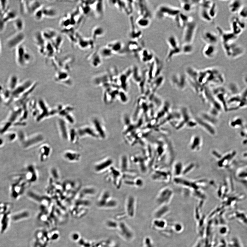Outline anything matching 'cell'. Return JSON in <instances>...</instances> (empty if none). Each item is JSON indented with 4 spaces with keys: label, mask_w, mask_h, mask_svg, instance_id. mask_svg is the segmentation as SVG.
Segmentation results:
<instances>
[{
    "label": "cell",
    "mask_w": 247,
    "mask_h": 247,
    "mask_svg": "<svg viewBox=\"0 0 247 247\" xmlns=\"http://www.w3.org/2000/svg\"><path fill=\"white\" fill-rule=\"evenodd\" d=\"M243 157L247 159V152H245L243 155Z\"/></svg>",
    "instance_id": "obj_49"
},
{
    "label": "cell",
    "mask_w": 247,
    "mask_h": 247,
    "mask_svg": "<svg viewBox=\"0 0 247 247\" xmlns=\"http://www.w3.org/2000/svg\"><path fill=\"white\" fill-rule=\"evenodd\" d=\"M199 15L201 20L206 22L211 23L213 20L209 14L208 9L200 8Z\"/></svg>",
    "instance_id": "obj_31"
},
{
    "label": "cell",
    "mask_w": 247,
    "mask_h": 247,
    "mask_svg": "<svg viewBox=\"0 0 247 247\" xmlns=\"http://www.w3.org/2000/svg\"><path fill=\"white\" fill-rule=\"evenodd\" d=\"M7 23L3 20L2 16L0 15V33H1L3 32L5 30Z\"/></svg>",
    "instance_id": "obj_47"
},
{
    "label": "cell",
    "mask_w": 247,
    "mask_h": 247,
    "mask_svg": "<svg viewBox=\"0 0 247 247\" xmlns=\"http://www.w3.org/2000/svg\"><path fill=\"white\" fill-rule=\"evenodd\" d=\"M44 17L48 18H54L57 15L56 9L51 8H47L42 9Z\"/></svg>",
    "instance_id": "obj_34"
},
{
    "label": "cell",
    "mask_w": 247,
    "mask_h": 247,
    "mask_svg": "<svg viewBox=\"0 0 247 247\" xmlns=\"http://www.w3.org/2000/svg\"><path fill=\"white\" fill-rule=\"evenodd\" d=\"M111 49L114 54L121 53L123 50V45L119 41H116L109 43L107 46Z\"/></svg>",
    "instance_id": "obj_22"
},
{
    "label": "cell",
    "mask_w": 247,
    "mask_h": 247,
    "mask_svg": "<svg viewBox=\"0 0 247 247\" xmlns=\"http://www.w3.org/2000/svg\"><path fill=\"white\" fill-rule=\"evenodd\" d=\"M3 20L6 23L13 21L18 16L17 11L14 9H8L3 14H0Z\"/></svg>",
    "instance_id": "obj_17"
},
{
    "label": "cell",
    "mask_w": 247,
    "mask_h": 247,
    "mask_svg": "<svg viewBox=\"0 0 247 247\" xmlns=\"http://www.w3.org/2000/svg\"><path fill=\"white\" fill-rule=\"evenodd\" d=\"M14 28L17 32H22L25 28V24L23 19L19 17L13 21Z\"/></svg>",
    "instance_id": "obj_29"
},
{
    "label": "cell",
    "mask_w": 247,
    "mask_h": 247,
    "mask_svg": "<svg viewBox=\"0 0 247 247\" xmlns=\"http://www.w3.org/2000/svg\"><path fill=\"white\" fill-rule=\"evenodd\" d=\"M16 61L18 65L25 66L29 63L32 59L30 52L27 51L23 44H21L16 49Z\"/></svg>",
    "instance_id": "obj_4"
},
{
    "label": "cell",
    "mask_w": 247,
    "mask_h": 247,
    "mask_svg": "<svg viewBox=\"0 0 247 247\" xmlns=\"http://www.w3.org/2000/svg\"><path fill=\"white\" fill-rule=\"evenodd\" d=\"M201 37L206 44L217 45L219 42V36L211 31H206L203 32Z\"/></svg>",
    "instance_id": "obj_9"
},
{
    "label": "cell",
    "mask_w": 247,
    "mask_h": 247,
    "mask_svg": "<svg viewBox=\"0 0 247 247\" xmlns=\"http://www.w3.org/2000/svg\"><path fill=\"white\" fill-rule=\"evenodd\" d=\"M220 232L221 233V234H227V233H228V229L227 228L225 227H222V228L220 230Z\"/></svg>",
    "instance_id": "obj_48"
},
{
    "label": "cell",
    "mask_w": 247,
    "mask_h": 247,
    "mask_svg": "<svg viewBox=\"0 0 247 247\" xmlns=\"http://www.w3.org/2000/svg\"><path fill=\"white\" fill-rule=\"evenodd\" d=\"M8 1H3V0H0V11L1 14H3L9 9L8 8Z\"/></svg>",
    "instance_id": "obj_42"
},
{
    "label": "cell",
    "mask_w": 247,
    "mask_h": 247,
    "mask_svg": "<svg viewBox=\"0 0 247 247\" xmlns=\"http://www.w3.org/2000/svg\"><path fill=\"white\" fill-rule=\"evenodd\" d=\"M128 49L129 51L133 52H135L136 53L138 51V52H140L141 51L139 49V45L138 43L135 41H131V42L128 43Z\"/></svg>",
    "instance_id": "obj_40"
},
{
    "label": "cell",
    "mask_w": 247,
    "mask_h": 247,
    "mask_svg": "<svg viewBox=\"0 0 247 247\" xmlns=\"http://www.w3.org/2000/svg\"><path fill=\"white\" fill-rule=\"evenodd\" d=\"M77 186L75 182L73 181H66L62 185V190L63 191V195H69Z\"/></svg>",
    "instance_id": "obj_20"
},
{
    "label": "cell",
    "mask_w": 247,
    "mask_h": 247,
    "mask_svg": "<svg viewBox=\"0 0 247 247\" xmlns=\"http://www.w3.org/2000/svg\"><path fill=\"white\" fill-rule=\"evenodd\" d=\"M244 5L243 2L239 0L232 1H230L229 4V10L232 13L238 14Z\"/></svg>",
    "instance_id": "obj_18"
},
{
    "label": "cell",
    "mask_w": 247,
    "mask_h": 247,
    "mask_svg": "<svg viewBox=\"0 0 247 247\" xmlns=\"http://www.w3.org/2000/svg\"><path fill=\"white\" fill-rule=\"evenodd\" d=\"M239 241L238 239L234 238L233 239L232 243L230 244L229 247H242L241 244L240 242Z\"/></svg>",
    "instance_id": "obj_46"
},
{
    "label": "cell",
    "mask_w": 247,
    "mask_h": 247,
    "mask_svg": "<svg viewBox=\"0 0 247 247\" xmlns=\"http://www.w3.org/2000/svg\"><path fill=\"white\" fill-rule=\"evenodd\" d=\"M44 138L41 135H36L30 138L26 143L24 145V147L26 148L33 147L39 144L44 140Z\"/></svg>",
    "instance_id": "obj_21"
},
{
    "label": "cell",
    "mask_w": 247,
    "mask_h": 247,
    "mask_svg": "<svg viewBox=\"0 0 247 247\" xmlns=\"http://www.w3.org/2000/svg\"><path fill=\"white\" fill-rule=\"evenodd\" d=\"M63 157L67 161L75 163L80 161L81 155L80 153L72 150H67L63 154Z\"/></svg>",
    "instance_id": "obj_12"
},
{
    "label": "cell",
    "mask_w": 247,
    "mask_h": 247,
    "mask_svg": "<svg viewBox=\"0 0 247 247\" xmlns=\"http://www.w3.org/2000/svg\"><path fill=\"white\" fill-rule=\"evenodd\" d=\"M197 25L194 20L190 21L184 26L182 41L183 44H192L197 30Z\"/></svg>",
    "instance_id": "obj_3"
},
{
    "label": "cell",
    "mask_w": 247,
    "mask_h": 247,
    "mask_svg": "<svg viewBox=\"0 0 247 247\" xmlns=\"http://www.w3.org/2000/svg\"><path fill=\"white\" fill-rule=\"evenodd\" d=\"M33 14H34V17L35 20L38 21L41 20L42 18L44 17L42 8L36 11Z\"/></svg>",
    "instance_id": "obj_44"
},
{
    "label": "cell",
    "mask_w": 247,
    "mask_h": 247,
    "mask_svg": "<svg viewBox=\"0 0 247 247\" xmlns=\"http://www.w3.org/2000/svg\"><path fill=\"white\" fill-rule=\"evenodd\" d=\"M112 198L109 192L104 191L99 197L98 202V205L101 207H107Z\"/></svg>",
    "instance_id": "obj_15"
},
{
    "label": "cell",
    "mask_w": 247,
    "mask_h": 247,
    "mask_svg": "<svg viewBox=\"0 0 247 247\" xmlns=\"http://www.w3.org/2000/svg\"><path fill=\"white\" fill-rule=\"evenodd\" d=\"M242 20L236 16L232 17L230 20L231 31L237 37L243 33L245 28V23Z\"/></svg>",
    "instance_id": "obj_6"
},
{
    "label": "cell",
    "mask_w": 247,
    "mask_h": 247,
    "mask_svg": "<svg viewBox=\"0 0 247 247\" xmlns=\"http://www.w3.org/2000/svg\"><path fill=\"white\" fill-rule=\"evenodd\" d=\"M233 218H237L239 221L241 222L244 224L247 225V215L245 213L241 211H234L231 215Z\"/></svg>",
    "instance_id": "obj_26"
},
{
    "label": "cell",
    "mask_w": 247,
    "mask_h": 247,
    "mask_svg": "<svg viewBox=\"0 0 247 247\" xmlns=\"http://www.w3.org/2000/svg\"><path fill=\"white\" fill-rule=\"evenodd\" d=\"M51 174L52 179H54L56 180H58L59 178V171L57 169L53 168L51 170Z\"/></svg>",
    "instance_id": "obj_45"
},
{
    "label": "cell",
    "mask_w": 247,
    "mask_h": 247,
    "mask_svg": "<svg viewBox=\"0 0 247 247\" xmlns=\"http://www.w3.org/2000/svg\"><path fill=\"white\" fill-rule=\"evenodd\" d=\"M91 63L93 66L95 68L101 65L102 63V58L100 56L98 52L92 56L91 59Z\"/></svg>",
    "instance_id": "obj_38"
},
{
    "label": "cell",
    "mask_w": 247,
    "mask_h": 247,
    "mask_svg": "<svg viewBox=\"0 0 247 247\" xmlns=\"http://www.w3.org/2000/svg\"><path fill=\"white\" fill-rule=\"evenodd\" d=\"M42 33L45 40L54 39L57 35L56 31L51 29L45 30Z\"/></svg>",
    "instance_id": "obj_35"
},
{
    "label": "cell",
    "mask_w": 247,
    "mask_h": 247,
    "mask_svg": "<svg viewBox=\"0 0 247 247\" xmlns=\"http://www.w3.org/2000/svg\"><path fill=\"white\" fill-rule=\"evenodd\" d=\"M223 49L227 57L232 59L239 58L245 52L244 48L236 42L227 44H222Z\"/></svg>",
    "instance_id": "obj_2"
},
{
    "label": "cell",
    "mask_w": 247,
    "mask_h": 247,
    "mask_svg": "<svg viewBox=\"0 0 247 247\" xmlns=\"http://www.w3.org/2000/svg\"><path fill=\"white\" fill-rule=\"evenodd\" d=\"M216 28L222 44H231L236 41L238 37L234 35L231 31H225L219 26H217Z\"/></svg>",
    "instance_id": "obj_7"
},
{
    "label": "cell",
    "mask_w": 247,
    "mask_h": 247,
    "mask_svg": "<svg viewBox=\"0 0 247 247\" xmlns=\"http://www.w3.org/2000/svg\"><path fill=\"white\" fill-rule=\"evenodd\" d=\"M167 42L169 49H175L180 47L178 40L176 37L173 35H170L168 37Z\"/></svg>",
    "instance_id": "obj_27"
},
{
    "label": "cell",
    "mask_w": 247,
    "mask_h": 247,
    "mask_svg": "<svg viewBox=\"0 0 247 247\" xmlns=\"http://www.w3.org/2000/svg\"><path fill=\"white\" fill-rule=\"evenodd\" d=\"M103 1H97L95 7L96 14L98 17H101L104 15V6Z\"/></svg>",
    "instance_id": "obj_33"
},
{
    "label": "cell",
    "mask_w": 247,
    "mask_h": 247,
    "mask_svg": "<svg viewBox=\"0 0 247 247\" xmlns=\"http://www.w3.org/2000/svg\"><path fill=\"white\" fill-rule=\"evenodd\" d=\"M105 31L104 28L100 26L96 27L92 31V37L93 40H95L102 37L104 35Z\"/></svg>",
    "instance_id": "obj_32"
},
{
    "label": "cell",
    "mask_w": 247,
    "mask_h": 247,
    "mask_svg": "<svg viewBox=\"0 0 247 247\" xmlns=\"http://www.w3.org/2000/svg\"><path fill=\"white\" fill-rule=\"evenodd\" d=\"M0 14H1V11H0Z\"/></svg>",
    "instance_id": "obj_51"
},
{
    "label": "cell",
    "mask_w": 247,
    "mask_h": 247,
    "mask_svg": "<svg viewBox=\"0 0 247 247\" xmlns=\"http://www.w3.org/2000/svg\"><path fill=\"white\" fill-rule=\"evenodd\" d=\"M200 1H180L181 8L186 12H189L197 5H199Z\"/></svg>",
    "instance_id": "obj_16"
},
{
    "label": "cell",
    "mask_w": 247,
    "mask_h": 247,
    "mask_svg": "<svg viewBox=\"0 0 247 247\" xmlns=\"http://www.w3.org/2000/svg\"><path fill=\"white\" fill-rule=\"evenodd\" d=\"M151 23L150 18L144 17L140 16L136 20L137 25L138 27L145 28H147L149 26Z\"/></svg>",
    "instance_id": "obj_28"
},
{
    "label": "cell",
    "mask_w": 247,
    "mask_h": 247,
    "mask_svg": "<svg viewBox=\"0 0 247 247\" xmlns=\"http://www.w3.org/2000/svg\"><path fill=\"white\" fill-rule=\"evenodd\" d=\"M113 164V161L111 158H105L95 164L94 166L95 171L98 173H100L108 169Z\"/></svg>",
    "instance_id": "obj_11"
},
{
    "label": "cell",
    "mask_w": 247,
    "mask_h": 247,
    "mask_svg": "<svg viewBox=\"0 0 247 247\" xmlns=\"http://www.w3.org/2000/svg\"><path fill=\"white\" fill-rule=\"evenodd\" d=\"M25 176L26 179L29 183H34L37 181L38 174L34 165H30L27 167Z\"/></svg>",
    "instance_id": "obj_13"
},
{
    "label": "cell",
    "mask_w": 247,
    "mask_h": 247,
    "mask_svg": "<svg viewBox=\"0 0 247 247\" xmlns=\"http://www.w3.org/2000/svg\"><path fill=\"white\" fill-rule=\"evenodd\" d=\"M181 47L182 54H189L192 53L194 51L193 44H184Z\"/></svg>",
    "instance_id": "obj_37"
},
{
    "label": "cell",
    "mask_w": 247,
    "mask_h": 247,
    "mask_svg": "<svg viewBox=\"0 0 247 247\" xmlns=\"http://www.w3.org/2000/svg\"><path fill=\"white\" fill-rule=\"evenodd\" d=\"M217 45L206 44L203 47L202 53L203 56L209 59L214 58L217 54Z\"/></svg>",
    "instance_id": "obj_14"
},
{
    "label": "cell",
    "mask_w": 247,
    "mask_h": 247,
    "mask_svg": "<svg viewBox=\"0 0 247 247\" xmlns=\"http://www.w3.org/2000/svg\"><path fill=\"white\" fill-rule=\"evenodd\" d=\"M126 201V209L129 214L133 215L135 210V199L133 196H129Z\"/></svg>",
    "instance_id": "obj_24"
},
{
    "label": "cell",
    "mask_w": 247,
    "mask_h": 247,
    "mask_svg": "<svg viewBox=\"0 0 247 247\" xmlns=\"http://www.w3.org/2000/svg\"><path fill=\"white\" fill-rule=\"evenodd\" d=\"M181 12L180 9L174 7L162 5L155 11V16L159 20L167 18L174 19Z\"/></svg>",
    "instance_id": "obj_1"
},
{
    "label": "cell",
    "mask_w": 247,
    "mask_h": 247,
    "mask_svg": "<svg viewBox=\"0 0 247 247\" xmlns=\"http://www.w3.org/2000/svg\"><path fill=\"white\" fill-rule=\"evenodd\" d=\"M98 53L102 59L109 58L114 54L112 50L107 46L101 48L98 52Z\"/></svg>",
    "instance_id": "obj_30"
},
{
    "label": "cell",
    "mask_w": 247,
    "mask_h": 247,
    "mask_svg": "<svg viewBox=\"0 0 247 247\" xmlns=\"http://www.w3.org/2000/svg\"><path fill=\"white\" fill-rule=\"evenodd\" d=\"M239 17L242 19H247V5H244L238 13Z\"/></svg>",
    "instance_id": "obj_43"
},
{
    "label": "cell",
    "mask_w": 247,
    "mask_h": 247,
    "mask_svg": "<svg viewBox=\"0 0 247 247\" xmlns=\"http://www.w3.org/2000/svg\"><path fill=\"white\" fill-rule=\"evenodd\" d=\"M2 53V45L1 40H0V56Z\"/></svg>",
    "instance_id": "obj_50"
},
{
    "label": "cell",
    "mask_w": 247,
    "mask_h": 247,
    "mask_svg": "<svg viewBox=\"0 0 247 247\" xmlns=\"http://www.w3.org/2000/svg\"><path fill=\"white\" fill-rule=\"evenodd\" d=\"M234 177L240 183L247 186V164L237 168L235 172Z\"/></svg>",
    "instance_id": "obj_8"
},
{
    "label": "cell",
    "mask_w": 247,
    "mask_h": 247,
    "mask_svg": "<svg viewBox=\"0 0 247 247\" xmlns=\"http://www.w3.org/2000/svg\"><path fill=\"white\" fill-rule=\"evenodd\" d=\"M181 54H182L181 47L175 49H169L165 59V61L169 63L173 57Z\"/></svg>",
    "instance_id": "obj_25"
},
{
    "label": "cell",
    "mask_w": 247,
    "mask_h": 247,
    "mask_svg": "<svg viewBox=\"0 0 247 247\" xmlns=\"http://www.w3.org/2000/svg\"><path fill=\"white\" fill-rule=\"evenodd\" d=\"M25 39V35L23 32H16L7 40L6 45L7 48L12 50L16 49L22 44Z\"/></svg>",
    "instance_id": "obj_5"
},
{
    "label": "cell",
    "mask_w": 247,
    "mask_h": 247,
    "mask_svg": "<svg viewBox=\"0 0 247 247\" xmlns=\"http://www.w3.org/2000/svg\"><path fill=\"white\" fill-rule=\"evenodd\" d=\"M97 189L94 187L86 186L80 189L78 195L80 198H85L86 197L94 196L97 193Z\"/></svg>",
    "instance_id": "obj_19"
},
{
    "label": "cell",
    "mask_w": 247,
    "mask_h": 247,
    "mask_svg": "<svg viewBox=\"0 0 247 247\" xmlns=\"http://www.w3.org/2000/svg\"><path fill=\"white\" fill-rule=\"evenodd\" d=\"M34 40L35 44H37L38 47H42V49L43 50V47L45 49V42H41L45 41V39L42 34V33L38 32L35 33L34 37Z\"/></svg>",
    "instance_id": "obj_36"
},
{
    "label": "cell",
    "mask_w": 247,
    "mask_h": 247,
    "mask_svg": "<svg viewBox=\"0 0 247 247\" xmlns=\"http://www.w3.org/2000/svg\"><path fill=\"white\" fill-rule=\"evenodd\" d=\"M208 11L211 17L213 20H214L216 17L218 13V8L216 4L213 2L212 5L208 9Z\"/></svg>",
    "instance_id": "obj_39"
},
{
    "label": "cell",
    "mask_w": 247,
    "mask_h": 247,
    "mask_svg": "<svg viewBox=\"0 0 247 247\" xmlns=\"http://www.w3.org/2000/svg\"><path fill=\"white\" fill-rule=\"evenodd\" d=\"M141 53L140 58L141 61L144 63L152 62L154 60L155 57L154 55L147 49L143 50L141 51Z\"/></svg>",
    "instance_id": "obj_23"
},
{
    "label": "cell",
    "mask_w": 247,
    "mask_h": 247,
    "mask_svg": "<svg viewBox=\"0 0 247 247\" xmlns=\"http://www.w3.org/2000/svg\"><path fill=\"white\" fill-rule=\"evenodd\" d=\"M52 152V149L49 145L44 144L40 147L38 150V157L40 161L44 162L49 159Z\"/></svg>",
    "instance_id": "obj_10"
},
{
    "label": "cell",
    "mask_w": 247,
    "mask_h": 247,
    "mask_svg": "<svg viewBox=\"0 0 247 247\" xmlns=\"http://www.w3.org/2000/svg\"><path fill=\"white\" fill-rule=\"evenodd\" d=\"M121 160L120 166L121 168V171L125 172L126 170L128 167V158L126 156H123L121 158Z\"/></svg>",
    "instance_id": "obj_41"
}]
</instances>
